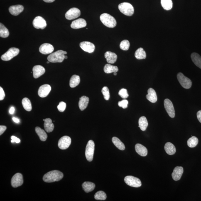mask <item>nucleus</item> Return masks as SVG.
Wrapping results in <instances>:
<instances>
[{
    "instance_id": "nucleus-1",
    "label": "nucleus",
    "mask_w": 201,
    "mask_h": 201,
    "mask_svg": "<svg viewBox=\"0 0 201 201\" xmlns=\"http://www.w3.org/2000/svg\"><path fill=\"white\" fill-rule=\"evenodd\" d=\"M63 174L57 170H53L48 172L44 175V181L48 183L58 181L63 178Z\"/></svg>"
},
{
    "instance_id": "nucleus-2",
    "label": "nucleus",
    "mask_w": 201,
    "mask_h": 201,
    "mask_svg": "<svg viewBox=\"0 0 201 201\" xmlns=\"http://www.w3.org/2000/svg\"><path fill=\"white\" fill-rule=\"evenodd\" d=\"M67 54L66 52L59 50L49 55L47 60L51 63H61L65 59V55Z\"/></svg>"
},
{
    "instance_id": "nucleus-3",
    "label": "nucleus",
    "mask_w": 201,
    "mask_h": 201,
    "mask_svg": "<svg viewBox=\"0 0 201 201\" xmlns=\"http://www.w3.org/2000/svg\"><path fill=\"white\" fill-rule=\"evenodd\" d=\"M100 19L103 24L107 27L114 28L117 25L116 19L113 16L108 13H104L101 14L100 16Z\"/></svg>"
},
{
    "instance_id": "nucleus-4",
    "label": "nucleus",
    "mask_w": 201,
    "mask_h": 201,
    "mask_svg": "<svg viewBox=\"0 0 201 201\" xmlns=\"http://www.w3.org/2000/svg\"><path fill=\"white\" fill-rule=\"evenodd\" d=\"M120 11L126 16H132L134 13L133 6L129 3L123 2L120 3L118 6Z\"/></svg>"
},
{
    "instance_id": "nucleus-5",
    "label": "nucleus",
    "mask_w": 201,
    "mask_h": 201,
    "mask_svg": "<svg viewBox=\"0 0 201 201\" xmlns=\"http://www.w3.org/2000/svg\"><path fill=\"white\" fill-rule=\"evenodd\" d=\"M94 150V142L92 140H90L86 146L85 153L86 158L89 162L92 161L93 159Z\"/></svg>"
},
{
    "instance_id": "nucleus-6",
    "label": "nucleus",
    "mask_w": 201,
    "mask_h": 201,
    "mask_svg": "<svg viewBox=\"0 0 201 201\" xmlns=\"http://www.w3.org/2000/svg\"><path fill=\"white\" fill-rule=\"evenodd\" d=\"M19 53V49L15 48V47H12L9 48L5 53L2 56L1 59L5 61H9L11 60L13 57L17 56Z\"/></svg>"
},
{
    "instance_id": "nucleus-7",
    "label": "nucleus",
    "mask_w": 201,
    "mask_h": 201,
    "mask_svg": "<svg viewBox=\"0 0 201 201\" xmlns=\"http://www.w3.org/2000/svg\"><path fill=\"white\" fill-rule=\"evenodd\" d=\"M177 79L180 85L185 89L190 88L192 87V82L190 79L185 77L182 73H179L177 75Z\"/></svg>"
},
{
    "instance_id": "nucleus-8",
    "label": "nucleus",
    "mask_w": 201,
    "mask_h": 201,
    "mask_svg": "<svg viewBox=\"0 0 201 201\" xmlns=\"http://www.w3.org/2000/svg\"><path fill=\"white\" fill-rule=\"evenodd\" d=\"M124 180L127 185L131 187L138 188L142 185L141 181L140 179L132 176L126 177Z\"/></svg>"
},
{
    "instance_id": "nucleus-9",
    "label": "nucleus",
    "mask_w": 201,
    "mask_h": 201,
    "mask_svg": "<svg viewBox=\"0 0 201 201\" xmlns=\"http://www.w3.org/2000/svg\"><path fill=\"white\" fill-rule=\"evenodd\" d=\"M81 15V11L78 8H73L67 11L65 14L66 19L70 20L78 18Z\"/></svg>"
},
{
    "instance_id": "nucleus-10",
    "label": "nucleus",
    "mask_w": 201,
    "mask_h": 201,
    "mask_svg": "<svg viewBox=\"0 0 201 201\" xmlns=\"http://www.w3.org/2000/svg\"><path fill=\"white\" fill-rule=\"evenodd\" d=\"M164 105L165 110H166L168 115L170 117L173 118L175 116V112L174 109L173 103L169 99H166L164 101Z\"/></svg>"
},
{
    "instance_id": "nucleus-11",
    "label": "nucleus",
    "mask_w": 201,
    "mask_h": 201,
    "mask_svg": "<svg viewBox=\"0 0 201 201\" xmlns=\"http://www.w3.org/2000/svg\"><path fill=\"white\" fill-rule=\"evenodd\" d=\"M71 143V139L68 136L62 137L59 140L58 145L61 149L65 150L69 147Z\"/></svg>"
},
{
    "instance_id": "nucleus-12",
    "label": "nucleus",
    "mask_w": 201,
    "mask_h": 201,
    "mask_svg": "<svg viewBox=\"0 0 201 201\" xmlns=\"http://www.w3.org/2000/svg\"><path fill=\"white\" fill-rule=\"evenodd\" d=\"M33 24L34 27L36 29H44L47 26V23L45 20L40 16L36 17L34 20Z\"/></svg>"
},
{
    "instance_id": "nucleus-13",
    "label": "nucleus",
    "mask_w": 201,
    "mask_h": 201,
    "mask_svg": "<svg viewBox=\"0 0 201 201\" xmlns=\"http://www.w3.org/2000/svg\"><path fill=\"white\" fill-rule=\"evenodd\" d=\"M23 182L22 174L20 173H16L11 179V185L14 188H16L23 185Z\"/></svg>"
},
{
    "instance_id": "nucleus-14",
    "label": "nucleus",
    "mask_w": 201,
    "mask_h": 201,
    "mask_svg": "<svg viewBox=\"0 0 201 201\" xmlns=\"http://www.w3.org/2000/svg\"><path fill=\"white\" fill-rule=\"evenodd\" d=\"M80 47L84 51L92 53L94 51L95 46L93 44L88 41H83L80 43Z\"/></svg>"
},
{
    "instance_id": "nucleus-15",
    "label": "nucleus",
    "mask_w": 201,
    "mask_h": 201,
    "mask_svg": "<svg viewBox=\"0 0 201 201\" xmlns=\"http://www.w3.org/2000/svg\"><path fill=\"white\" fill-rule=\"evenodd\" d=\"M51 90V87L48 84H45L39 88L38 90V95L40 97H46Z\"/></svg>"
},
{
    "instance_id": "nucleus-16",
    "label": "nucleus",
    "mask_w": 201,
    "mask_h": 201,
    "mask_svg": "<svg viewBox=\"0 0 201 201\" xmlns=\"http://www.w3.org/2000/svg\"><path fill=\"white\" fill-rule=\"evenodd\" d=\"M54 50V47L49 43H44L39 48V51L43 55H48L52 53Z\"/></svg>"
},
{
    "instance_id": "nucleus-17",
    "label": "nucleus",
    "mask_w": 201,
    "mask_h": 201,
    "mask_svg": "<svg viewBox=\"0 0 201 201\" xmlns=\"http://www.w3.org/2000/svg\"><path fill=\"white\" fill-rule=\"evenodd\" d=\"M183 172V168L182 167H175L172 174V178L175 181L180 180L181 178Z\"/></svg>"
},
{
    "instance_id": "nucleus-18",
    "label": "nucleus",
    "mask_w": 201,
    "mask_h": 201,
    "mask_svg": "<svg viewBox=\"0 0 201 201\" xmlns=\"http://www.w3.org/2000/svg\"><path fill=\"white\" fill-rule=\"evenodd\" d=\"M87 24V22L85 20L82 18H79L73 21L70 26L72 28L77 29L85 27Z\"/></svg>"
},
{
    "instance_id": "nucleus-19",
    "label": "nucleus",
    "mask_w": 201,
    "mask_h": 201,
    "mask_svg": "<svg viewBox=\"0 0 201 201\" xmlns=\"http://www.w3.org/2000/svg\"><path fill=\"white\" fill-rule=\"evenodd\" d=\"M33 77L34 78H38L45 73V70L44 67L41 65H36L33 69Z\"/></svg>"
},
{
    "instance_id": "nucleus-20",
    "label": "nucleus",
    "mask_w": 201,
    "mask_h": 201,
    "mask_svg": "<svg viewBox=\"0 0 201 201\" xmlns=\"http://www.w3.org/2000/svg\"><path fill=\"white\" fill-rule=\"evenodd\" d=\"M24 8L21 5H18L10 6L9 11L11 14L14 16H17L23 11Z\"/></svg>"
},
{
    "instance_id": "nucleus-21",
    "label": "nucleus",
    "mask_w": 201,
    "mask_h": 201,
    "mask_svg": "<svg viewBox=\"0 0 201 201\" xmlns=\"http://www.w3.org/2000/svg\"><path fill=\"white\" fill-rule=\"evenodd\" d=\"M104 56L109 64H114L117 60V56L116 54L111 52H106L105 53Z\"/></svg>"
},
{
    "instance_id": "nucleus-22",
    "label": "nucleus",
    "mask_w": 201,
    "mask_h": 201,
    "mask_svg": "<svg viewBox=\"0 0 201 201\" xmlns=\"http://www.w3.org/2000/svg\"><path fill=\"white\" fill-rule=\"evenodd\" d=\"M148 94L146 95V99L152 103L156 102L157 101V96L156 92L152 88H150L148 91Z\"/></svg>"
},
{
    "instance_id": "nucleus-23",
    "label": "nucleus",
    "mask_w": 201,
    "mask_h": 201,
    "mask_svg": "<svg viewBox=\"0 0 201 201\" xmlns=\"http://www.w3.org/2000/svg\"><path fill=\"white\" fill-rule=\"evenodd\" d=\"M135 148L136 153L141 156H145L147 155L148 150L143 145L138 143V144H137L135 145Z\"/></svg>"
},
{
    "instance_id": "nucleus-24",
    "label": "nucleus",
    "mask_w": 201,
    "mask_h": 201,
    "mask_svg": "<svg viewBox=\"0 0 201 201\" xmlns=\"http://www.w3.org/2000/svg\"><path fill=\"white\" fill-rule=\"evenodd\" d=\"M89 99L85 96L80 98L79 102V107L81 110L83 111L87 107L89 103Z\"/></svg>"
},
{
    "instance_id": "nucleus-25",
    "label": "nucleus",
    "mask_w": 201,
    "mask_h": 201,
    "mask_svg": "<svg viewBox=\"0 0 201 201\" xmlns=\"http://www.w3.org/2000/svg\"><path fill=\"white\" fill-rule=\"evenodd\" d=\"M164 149L167 154L173 155L176 153V148L173 143L167 142L165 144Z\"/></svg>"
},
{
    "instance_id": "nucleus-26",
    "label": "nucleus",
    "mask_w": 201,
    "mask_h": 201,
    "mask_svg": "<svg viewBox=\"0 0 201 201\" xmlns=\"http://www.w3.org/2000/svg\"><path fill=\"white\" fill-rule=\"evenodd\" d=\"M82 187L84 191L88 192L92 191L95 188V185L93 182H85L83 183Z\"/></svg>"
},
{
    "instance_id": "nucleus-27",
    "label": "nucleus",
    "mask_w": 201,
    "mask_h": 201,
    "mask_svg": "<svg viewBox=\"0 0 201 201\" xmlns=\"http://www.w3.org/2000/svg\"><path fill=\"white\" fill-rule=\"evenodd\" d=\"M44 127L47 132L50 133L53 131L54 125L52 123V120L49 118L45 119L44 123Z\"/></svg>"
},
{
    "instance_id": "nucleus-28",
    "label": "nucleus",
    "mask_w": 201,
    "mask_h": 201,
    "mask_svg": "<svg viewBox=\"0 0 201 201\" xmlns=\"http://www.w3.org/2000/svg\"><path fill=\"white\" fill-rule=\"evenodd\" d=\"M192 61L197 67L201 69V57L196 53H193L191 56Z\"/></svg>"
},
{
    "instance_id": "nucleus-29",
    "label": "nucleus",
    "mask_w": 201,
    "mask_h": 201,
    "mask_svg": "<svg viewBox=\"0 0 201 201\" xmlns=\"http://www.w3.org/2000/svg\"><path fill=\"white\" fill-rule=\"evenodd\" d=\"M138 127L142 131H146L148 125V121L146 117L145 116H142L140 117L138 120Z\"/></svg>"
},
{
    "instance_id": "nucleus-30",
    "label": "nucleus",
    "mask_w": 201,
    "mask_h": 201,
    "mask_svg": "<svg viewBox=\"0 0 201 201\" xmlns=\"http://www.w3.org/2000/svg\"><path fill=\"white\" fill-rule=\"evenodd\" d=\"M35 132L38 135L40 139L42 141H45L47 140V135L45 131L38 127L35 128Z\"/></svg>"
},
{
    "instance_id": "nucleus-31",
    "label": "nucleus",
    "mask_w": 201,
    "mask_h": 201,
    "mask_svg": "<svg viewBox=\"0 0 201 201\" xmlns=\"http://www.w3.org/2000/svg\"><path fill=\"white\" fill-rule=\"evenodd\" d=\"M80 77L78 75H74L71 77L69 85L71 88H74L78 85L80 83Z\"/></svg>"
},
{
    "instance_id": "nucleus-32",
    "label": "nucleus",
    "mask_w": 201,
    "mask_h": 201,
    "mask_svg": "<svg viewBox=\"0 0 201 201\" xmlns=\"http://www.w3.org/2000/svg\"><path fill=\"white\" fill-rule=\"evenodd\" d=\"M104 72L106 74H110L115 72H117L119 69L117 66L111 65V64H106L104 68Z\"/></svg>"
},
{
    "instance_id": "nucleus-33",
    "label": "nucleus",
    "mask_w": 201,
    "mask_h": 201,
    "mask_svg": "<svg viewBox=\"0 0 201 201\" xmlns=\"http://www.w3.org/2000/svg\"><path fill=\"white\" fill-rule=\"evenodd\" d=\"M112 141L113 143L117 148L120 150H124L125 149V146L122 142L120 140L119 138L114 137L112 139Z\"/></svg>"
},
{
    "instance_id": "nucleus-34",
    "label": "nucleus",
    "mask_w": 201,
    "mask_h": 201,
    "mask_svg": "<svg viewBox=\"0 0 201 201\" xmlns=\"http://www.w3.org/2000/svg\"><path fill=\"white\" fill-rule=\"evenodd\" d=\"M135 57L138 59L141 60L146 58V52L142 48H138L135 53Z\"/></svg>"
},
{
    "instance_id": "nucleus-35",
    "label": "nucleus",
    "mask_w": 201,
    "mask_h": 201,
    "mask_svg": "<svg viewBox=\"0 0 201 201\" xmlns=\"http://www.w3.org/2000/svg\"><path fill=\"white\" fill-rule=\"evenodd\" d=\"M161 4L163 9L167 11L173 8L172 0H161Z\"/></svg>"
},
{
    "instance_id": "nucleus-36",
    "label": "nucleus",
    "mask_w": 201,
    "mask_h": 201,
    "mask_svg": "<svg viewBox=\"0 0 201 201\" xmlns=\"http://www.w3.org/2000/svg\"><path fill=\"white\" fill-rule=\"evenodd\" d=\"M23 108L25 110L30 111L32 110V105L31 101L27 98H24L22 101Z\"/></svg>"
},
{
    "instance_id": "nucleus-37",
    "label": "nucleus",
    "mask_w": 201,
    "mask_h": 201,
    "mask_svg": "<svg viewBox=\"0 0 201 201\" xmlns=\"http://www.w3.org/2000/svg\"><path fill=\"white\" fill-rule=\"evenodd\" d=\"M9 31L2 23H0V37L2 38H6L9 36Z\"/></svg>"
},
{
    "instance_id": "nucleus-38",
    "label": "nucleus",
    "mask_w": 201,
    "mask_h": 201,
    "mask_svg": "<svg viewBox=\"0 0 201 201\" xmlns=\"http://www.w3.org/2000/svg\"><path fill=\"white\" fill-rule=\"evenodd\" d=\"M199 140L198 138L195 136H192L189 138L187 141V145L189 147L192 148L195 147L198 144Z\"/></svg>"
},
{
    "instance_id": "nucleus-39",
    "label": "nucleus",
    "mask_w": 201,
    "mask_h": 201,
    "mask_svg": "<svg viewBox=\"0 0 201 201\" xmlns=\"http://www.w3.org/2000/svg\"><path fill=\"white\" fill-rule=\"evenodd\" d=\"M94 198L97 200H105L107 198V195L104 192L99 191L96 192Z\"/></svg>"
},
{
    "instance_id": "nucleus-40",
    "label": "nucleus",
    "mask_w": 201,
    "mask_h": 201,
    "mask_svg": "<svg viewBox=\"0 0 201 201\" xmlns=\"http://www.w3.org/2000/svg\"><path fill=\"white\" fill-rule=\"evenodd\" d=\"M130 45L129 42L127 40H124L120 44V48L123 50L126 51L129 50Z\"/></svg>"
},
{
    "instance_id": "nucleus-41",
    "label": "nucleus",
    "mask_w": 201,
    "mask_h": 201,
    "mask_svg": "<svg viewBox=\"0 0 201 201\" xmlns=\"http://www.w3.org/2000/svg\"><path fill=\"white\" fill-rule=\"evenodd\" d=\"M103 95H104L105 99L106 100H109L110 97V95L109 88L107 87H104L103 88L102 91Z\"/></svg>"
},
{
    "instance_id": "nucleus-42",
    "label": "nucleus",
    "mask_w": 201,
    "mask_h": 201,
    "mask_svg": "<svg viewBox=\"0 0 201 201\" xmlns=\"http://www.w3.org/2000/svg\"><path fill=\"white\" fill-rule=\"evenodd\" d=\"M119 95L123 99H126L129 97L127 90L126 89L123 88L120 89L119 91Z\"/></svg>"
},
{
    "instance_id": "nucleus-43",
    "label": "nucleus",
    "mask_w": 201,
    "mask_h": 201,
    "mask_svg": "<svg viewBox=\"0 0 201 201\" xmlns=\"http://www.w3.org/2000/svg\"><path fill=\"white\" fill-rule=\"evenodd\" d=\"M66 104L65 102L62 101L59 104V105L57 106V109L60 112H63L65 110L66 108Z\"/></svg>"
},
{
    "instance_id": "nucleus-44",
    "label": "nucleus",
    "mask_w": 201,
    "mask_h": 201,
    "mask_svg": "<svg viewBox=\"0 0 201 201\" xmlns=\"http://www.w3.org/2000/svg\"><path fill=\"white\" fill-rule=\"evenodd\" d=\"M128 104V101L125 99H123L118 102V105L119 107H122L123 109H126L127 107Z\"/></svg>"
},
{
    "instance_id": "nucleus-45",
    "label": "nucleus",
    "mask_w": 201,
    "mask_h": 201,
    "mask_svg": "<svg viewBox=\"0 0 201 201\" xmlns=\"http://www.w3.org/2000/svg\"><path fill=\"white\" fill-rule=\"evenodd\" d=\"M5 96L4 91H3V88L1 87H0V100L2 101L4 99Z\"/></svg>"
},
{
    "instance_id": "nucleus-46",
    "label": "nucleus",
    "mask_w": 201,
    "mask_h": 201,
    "mask_svg": "<svg viewBox=\"0 0 201 201\" xmlns=\"http://www.w3.org/2000/svg\"><path fill=\"white\" fill-rule=\"evenodd\" d=\"M11 141L12 143L16 142L17 143H19L20 142V140L19 138H16V137L15 136H11Z\"/></svg>"
},
{
    "instance_id": "nucleus-47",
    "label": "nucleus",
    "mask_w": 201,
    "mask_h": 201,
    "mask_svg": "<svg viewBox=\"0 0 201 201\" xmlns=\"http://www.w3.org/2000/svg\"><path fill=\"white\" fill-rule=\"evenodd\" d=\"M6 129V127L5 126H0V135H1Z\"/></svg>"
},
{
    "instance_id": "nucleus-48",
    "label": "nucleus",
    "mask_w": 201,
    "mask_h": 201,
    "mask_svg": "<svg viewBox=\"0 0 201 201\" xmlns=\"http://www.w3.org/2000/svg\"><path fill=\"white\" fill-rule=\"evenodd\" d=\"M197 116L199 122L201 123V110L198 111V112L197 113Z\"/></svg>"
},
{
    "instance_id": "nucleus-49",
    "label": "nucleus",
    "mask_w": 201,
    "mask_h": 201,
    "mask_svg": "<svg viewBox=\"0 0 201 201\" xmlns=\"http://www.w3.org/2000/svg\"><path fill=\"white\" fill-rule=\"evenodd\" d=\"M15 111V108L13 107H11L10 109L9 113L10 114H13L14 113Z\"/></svg>"
},
{
    "instance_id": "nucleus-50",
    "label": "nucleus",
    "mask_w": 201,
    "mask_h": 201,
    "mask_svg": "<svg viewBox=\"0 0 201 201\" xmlns=\"http://www.w3.org/2000/svg\"><path fill=\"white\" fill-rule=\"evenodd\" d=\"M13 120L16 123H18L20 122V120L16 117H13Z\"/></svg>"
},
{
    "instance_id": "nucleus-51",
    "label": "nucleus",
    "mask_w": 201,
    "mask_h": 201,
    "mask_svg": "<svg viewBox=\"0 0 201 201\" xmlns=\"http://www.w3.org/2000/svg\"><path fill=\"white\" fill-rule=\"evenodd\" d=\"M45 2L47 3H52L55 1V0H43Z\"/></svg>"
},
{
    "instance_id": "nucleus-52",
    "label": "nucleus",
    "mask_w": 201,
    "mask_h": 201,
    "mask_svg": "<svg viewBox=\"0 0 201 201\" xmlns=\"http://www.w3.org/2000/svg\"><path fill=\"white\" fill-rule=\"evenodd\" d=\"M117 75V74L116 72H115L114 73V75L116 76V75Z\"/></svg>"
},
{
    "instance_id": "nucleus-53",
    "label": "nucleus",
    "mask_w": 201,
    "mask_h": 201,
    "mask_svg": "<svg viewBox=\"0 0 201 201\" xmlns=\"http://www.w3.org/2000/svg\"><path fill=\"white\" fill-rule=\"evenodd\" d=\"M67 59V56H65V59Z\"/></svg>"
},
{
    "instance_id": "nucleus-54",
    "label": "nucleus",
    "mask_w": 201,
    "mask_h": 201,
    "mask_svg": "<svg viewBox=\"0 0 201 201\" xmlns=\"http://www.w3.org/2000/svg\"><path fill=\"white\" fill-rule=\"evenodd\" d=\"M50 62L49 61H48L47 62V63H48H48H50Z\"/></svg>"
}]
</instances>
